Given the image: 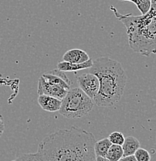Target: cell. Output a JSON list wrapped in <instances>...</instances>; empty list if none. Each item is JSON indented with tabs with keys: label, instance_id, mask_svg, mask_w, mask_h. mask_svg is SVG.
Listing matches in <instances>:
<instances>
[{
	"label": "cell",
	"instance_id": "1",
	"mask_svg": "<svg viewBox=\"0 0 156 161\" xmlns=\"http://www.w3.org/2000/svg\"><path fill=\"white\" fill-rule=\"evenodd\" d=\"M91 132L76 126L60 130L45 137L37 152L43 161H76L94 147Z\"/></svg>",
	"mask_w": 156,
	"mask_h": 161
},
{
	"label": "cell",
	"instance_id": "2",
	"mask_svg": "<svg viewBox=\"0 0 156 161\" xmlns=\"http://www.w3.org/2000/svg\"><path fill=\"white\" fill-rule=\"evenodd\" d=\"M89 73L96 75L100 83L94 102L99 107H110L121 98L127 84V76L121 64L107 57L93 60Z\"/></svg>",
	"mask_w": 156,
	"mask_h": 161
},
{
	"label": "cell",
	"instance_id": "3",
	"mask_svg": "<svg viewBox=\"0 0 156 161\" xmlns=\"http://www.w3.org/2000/svg\"><path fill=\"white\" fill-rule=\"evenodd\" d=\"M115 16L125 25L129 46L136 53L144 56L156 53V12L151 9L145 15H121L116 8L110 6Z\"/></svg>",
	"mask_w": 156,
	"mask_h": 161
},
{
	"label": "cell",
	"instance_id": "4",
	"mask_svg": "<svg viewBox=\"0 0 156 161\" xmlns=\"http://www.w3.org/2000/svg\"><path fill=\"white\" fill-rule=\"evenodd\" d=\"M94 100L87 95L80 88H73L68 91L62 99L60 114L67 119H78L85 116L93 110Z\"/></svg>",
	"mask_w": 156,
	"mask_h": 161
},
{
	"label": "cell",
	"instance_id": "5",
	"mask_svg": "<svg viewBox=\"0 0 156 161\" xmlns=\"http://www.w3.org/2000/svg\"><path fill=\"white\" fill-rule=\"evenodd\" d=\"M77 80L79 88L91 99H94L100 88L98 77L91 73H87L77 77Z\"/></svg>",
	"mask_w": 156,
	"mask_h": 161
},
{
	"label": "cell",
	"instance_id": "6",
	"mask_svg": "<svg viewBox=\"0 0 156 161\" xmlns=\"http://www.w3.org/2000/svg\"><path fill=\"white\" fill-rule=\"evenodd\" d=\"M68 91L47 81L43 78V76H40L38 80L37 93L39 95H48L62 100L66 96Z\"/></svg>",
	"mask_w": 156,
	"mask_h": 161
},
{
	"label": "cell",
	"instance_id": "7",
	"mask_svg": "<svg viewBox=\"0 0 156 161\" xmlns=\"http://www.w3.org/2000/svg\"><path fill=\"white\" fill-rule=\"evenodd\" d=\"M37 101L40 106L46 112H58L61 108L62 100L58 99L54 97L42 95H39Z\"/></svg>",
	"mask_w": 156,
	"mask_h": 161
},
{
	"label": "cell",
	"instance_id": "8",
	"mask_svg": "<svg viewBox=\"0 0 156 161\" xmlns=\"http://www.w3.org/2000/svg\"><path fill=\"white\" fill-rule=\"evenodd\" d=\"M90 59L88 53L81 49H72L67 51L63 54V61L70 63L82 64L88 61Z\"/></svg>",
	"mask_w": 156,
	"mask_h": 161
},
{
	"label": "cell",
	"instance_id": "9",
	"mask_svg": "<svg viewBox=\"0 0 156 161\" xmlns=\"http://www.w3.org/2000/svg\"><path fill=\"white\" fill-rule=\"evenodd\" d=\"M93 65V60L90 59L88 61L84 62L82 64H76V63H70V62L66 61H62L59 62L57 64V68L58 70H61L63 72H67V71H73L76 73L78 70L89 69Z\"/></svg>",
	"mask_w": 156,
	"mask_h": 161
},
{
	"label": "cell",
	"instance_id": "10",
	"mask_svg": "<svg viewBox=\"0 0 156 161\" xmlns=\"http://www.w3.org/2000/svg\"><path fill=\"white\" fill-rule=\"evenodd\" d=\"M122 149L124 151V157L132 156L140 148V142L135 137L129 136L125 138V142L122 144Z\"/></svg>",
	"mask_w": 156,
	"mask_h": 161
},
{
	"label": "cell",
	"instance_id": "11",
	"mask_svg": "<svg viewBox=\"0 0 156 161\" xmlns=\"http://www.w3.org/2000/svg\"><path fill=\"white\" fill-rule=\"evenodd\" d=\"M112 143L108 138L102 139L96 141L94 143V153L96 157H101L106 158V155Z\"/></svg>",
	"mask_w": 156,
	"mask_h": 161
},
{
	"label": "cell",
	"instance_id": "12",
	"mask_svg": "<svg viewBox=\"0 0 156 161\" xmlns=\"http://www.w3.org/2000/svg\"><path fill=\"white\" fill-rule=\"evenodd\" d=\"M42 76L43 77L45 80L50 82V83L54 84V85H57L59 87H61L63 88H65L67 90L70 89V85H69L67 82L65 81L63 78H61L60 76L55 75V74L51 73V72L50 73H45Z\"/></svg>",
	"mask_w": 156,
	"mask_h": 161
},
{
	"label": "cell",
	"instance_id": "13",
	"mask_svg": "<svg viewBox=\"0 0 156 161\" xmlns=\"http://www.w3.org/2000/svg\"><path fill=\"white\" fill-rule=\"evenodd\" d=\"M124 157V151L120 145L112 144L108 150L106 158L109 161H119Z\"/></svg>",
	"mask_w": 156,
	"mask_h": 161
},
{
	"label": "cell",
	"instance_id": "14",
	"mask_svg": "<svg viewBox=\"0 0 156 161\" xmlns=\"http://www.w3.org/2000/svg\"><path fill=\"white\" fill-rule=\"evenodd\" d=\"M120 1H127L133 3L139 11L142 13V15H145L149 12L152 7V2L151 0H120Z\"/></svg>",
	"mask_w": 156,
	"mask_h": 161
},
{
	"label": "cell",
	"instance_id": "15",
	"mask_svg": "<svg viewBox=\"0 0 156 161\" xmlns=\"http://www.w3.org/2000/svg\"><path fill=\"white\" fill-rule=\"evenodd\" d=\"M109 140L110 141L112 144H115V145H120L122 146V144L125 142V136H124L123 133L120 132H114L109 135L107 137Z\"/></svg>",
	"mask_w": 156,
	"mask_h": 161
},
{
	"label": "cell",
	"instance_id": "16",
	"mask_svg": "<svg viewBox=\"0 0 156 161\" xmlns=\"http://www.w3.org/2000/svg\"><path fill=\"white\" fill-rule=\"evenodd\" d=\"M134 156L136 158L137 161H151V155L148 150L144 148H139Z\"/></svg>",
	"mask_w": 156,
	"mask_h": 161
},
{
	"label": "cell",
	"instance_id": "17",
	"mask_svg": "<svg viewBox=\"0 0 156 161\" xmlns=\"http://www.w3.org/2000/svg\"><path fill=\"white\" fill-rule=\"evenodd\" d=\"M16 161H43L41 156L38 152L35 153L23 154L16 160Z\"/></svg>",
	"mask_w": 156,
	"mask_h": 161
},
{
	"label": "cell",
	"instance_id": "18",
	"mask_svg": "<svg viewBox=\"0 0 156 161\" xmlns=\"http://www.w3.org/2000/svg\"><path fill=\"white\" fill-rule=\"evenodd\" d=\"M96 160V155L94 153V147L90 149L88 152L85 153L83 156L78 159L76 161H95Z\"/></svg>",
	"mask_w": 156,
	"mask_h": 161
},
{
	"label": "cell",
	"instance_id": "19",
	"mask_svg": "<svg viewBox=\"0 0 156 161\" xmlns=\"http://www.w3.org/2000/svg\"><path fill=\"white\" fill-rule=\"evenodd\" d=\"M119 161H137L136 158L134 155L127 156V157H123Z\"/></svg>",
	"mask_w": 156,
	"mask_h": 161
},
{
	"label": "cell",
	"instance_id": "20",
	"mask_svg": "<svg viewBox=\"0 0 156 161\" xmlns=\"http://www.w3.org/2000/svg\"><path fill=\"white\" fill-rule=\"evenodd\" d=\"M4 129H5V126H4V122H3V116H2L1 114H0V136H1L2 134L3 133V132H4Z\"/></svg>",
	"mask_w": 156,
	"mask_h": 161
},
{
	"label": "cell",
	"instance_id": "21",
	"mask_svg": "<svg viewBox=\"0 0 156 161\" xmlns=\"http://www.w3.org/2000/svg\"><path fill=\"white\" fill-rule=\"evenodd\" d=\"M152 2V9L156 12V0H151Z\"/></svg>",
	"mask_w": 156,
	"mask_h": 161
},
{
	"label": "cell",
	"instance_id": "22",
	"mask_svg": "<svg viewBox=\"0 0 156 161\" xmlns=\"http://www.w3.org/2000/svg\"><path fill=\"white\" fill-rule=\"evenodd\" d=\"M95 161H109L107 158L105 157H96V160Z\"/></svg>",
	"mask_w": 156,
	"mask_h": 161
},
{
	"label": "cell",
	"instance_id": "23",
	"mask_svg": "<svg viewBox=\"0 0 156 161\" xmlns=\"http://www.w3.org/2000/svg\"><path fill=\"white\" fill-rule=\"evenodd\" d=\"M13 161H16V160H13Z\"/></svg>",
	"mask_w": 156,
	"mask_h": 161
}]
</instances>
